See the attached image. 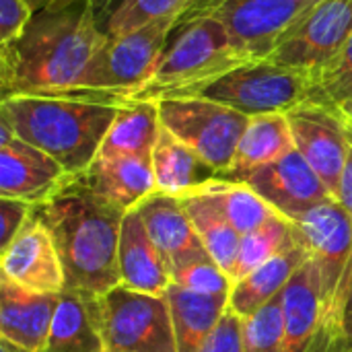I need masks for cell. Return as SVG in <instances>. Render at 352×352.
<instances>
[{
	"mask_svg": "<svg viewBox=\"0 0 352 352\" xmlns=\"http://www.w3.org/2000/svg\"><path fill=\"white\" fill-rule=\"evenodd\" d=\"M352 31V0H318L278 41L268 60L299 68L314 78Z\"/></svg>",
	"mask_w": 352,
	"mask_h": 352,
	"instance_id": "30bf717a",
	"label": "cell"
},
{
	"mask_svg": "<svg viewBox=\"0 0 352 352\" xmlns=\"http://www.w3.org/2000/svg\"><path fill=\"white\" fill-rule=\"evenodd\" d=\"M177 198L182 200L208 256L229 274L241 243L239 231L231 225L225 212L217 206V202L210 200L206 194L196 190Z\"/></svg>",
	"mask_w": 352,
	"mask_h": 352,
	"instance_id": "4316f807",
	"label": "cell"
},
{
	"mask_svg": "<svg viewBox=\"0 0 352 352\" xmlns=\"http://www.w3.org/2000/svg\"><path fill=\"white\" fill-rule=\"evenodd\" d=\"M29 2L33 4L35 10H39V8H45V6H52V4H58V2H64V0H29Z\"/></svg>",
	"mask_w": 352,
	"mask_h": 352,
	"instance_id": "b9f144b4",
	"label": "cell"
},
{
	"mask_svg": "<svg viewBox=\"0 0 352 352\" xmlns=\"http://www.w3.org/2000/svg\"><path fill=\"white\" fill-rule=\"evenodd\" d=\"M177 14L163 16L138 31L107 37L78 80L56 97H76L93 101L124 103L142 89L151 78L169 37L175 29Z\"/></svg>",
	"mask_w": 352,
	"mask_h": 352,
	"instance_id": "5b68a950",
	"label": "cell"
},
{
	"mask_svg": "<svg viewBox=\"0 0 352 352\" xmlns=\"http://www.w3.org/2000/svg\"><path fill=\"white\" fill-rule=\"evenodd\" d=\"M58 248L66 291L95 299L120 285V233L126 210L74 177L60 194L35 206Z\"/></svg>",
	"mask_w": 352,
	"mask_h": 352,
	"instance_id": "7a4b0ae2",
	"label": "cell"
},
{
	"mask_svg": "<svg viewBox=\"0 0 352 352\" xmlns=\"http://www.w3.org/2000/svg\"><path fill=\"white\" fill-rule=\"evenodd\" d=\"M0 278L45 295L66 291L58 248L45 223L35 214V208L16 237L0 250Z\"/></svg>",
	"mask_w": 352,
	"mask_h": 352,
	"instance_id": "5bb4252c",
	"label": "cell"
},
{
	"mask_svg": "<svg viewBox=\"0 0 352 352\" xmlns=\"http://www.w3.org/2000/svg\"><path fill=\"white\" fill-rule=\"evenodd\" d=\"M159 132V101H126L120 105L97 157L151 159Z\"/></svg>",
	"mask_w": 352,
	"mask_h": 352,
	"instance_id": "cb8c5ba5",
	"label": "cell"
},
{
	"mask_svg": "<svg viewBox=\"0 0 352 352\" xmlns=\"http://www.w3.org/2000/svg\"><path fill=\"white\" fill-rule=\"evenodd\" d=\"M200 352H245L243 320L227 307Z\"/></svg>",
	"mask_w": 352,
	"mask_h": 352,
	"instance_id": "e575fe53",
	"label": "cell"
},
{
	"mask_svg": "<svg viewBox=\"0 0 352 352\" xmlns=\"http://www.w3.org/2000/svg\"><path fill=\"white\" fill-rule=\"evenodd\" d=\"M336 200L352 214V122H349V157L340 177V190Z\"/></svg>",
	"mask_w": 352,
	"mask_h": 352,
	"instance_id": "f35d334b",
	"label": "cell"
},
{
	"mask_svg": "<svg viewBox=\"0 0 352 352\" xmlns=\"http://www.w3.org/2000/svg\"><path fill=\"white\" fill-rule=\"evenodd\" d=\"M349 122H351V120H349Z\"/></svg>",
	"mask_w": 352,
	"mask_h": 352,
	"instance_id": "f6af8a7d",
	"label": "cell"
},
{
	"mask_svg": "<svg viewBox=\"0 0 352 352\" xmlns=\"http://www.w3.org/2000/svg\"><path fill=\"white\" fill-rule=\"evenodd\" d=\"M352 85V31L342 47L324 64L311 85L309 101L336 107Z\"/></svg>",
	"mask_w": 352,
	"mask_h": 352,
	"instance_id": "1f68e13d",
	"label": "cell"
},
{
	"mask_svg": "<svg viewBox=\"0 0 352 352\" xmlns=\"http://www.w3.org/2000/svg\"><path fill=\"white\" fill-rule=\"evenodd\" d=\"M344 352H352V349H351V351H344Z\"/></svg>",
	"mask_w": 352,
	"mask_h": 352,
	"instance_id": "ee69618b",
	"label": "cell"
},
{
	"mask_svg": "<svg viewBox=\"0 0 352 352\" xmlns=\"http://www.w3.org/2000/svg\"><path fill=\"white\" fill-rule=\"evenodd\" d=\"M243 344L245 352H283V293L272 297L266 305H262L258 311L243 320Z\"/></svg>",
	"mask_w": 352,
	"mask_h": 352,
	"instance_id": "f546056e",
	"label": "cell"
},
{
	"mask_svg": "<svg viewBox=\"0 0 352 352\" xmlns=\"http://www.w3.org/2000/svg\"><path fill=\"white\" fill-rule=\"evenodd\" d=\"M293 225L299 243L305 245L309 256L320 266L326 318L342 272L351 260L352 214L336 198H330L293 219Z\"/></svg>",
	"mask_w": 352,
	"mask_h": 352,
	"instance_id": "4fadbf2b",
	"label": "cell"
},
{
	"mask_svg": "<svg viewBox=\"0 0 352 352\" xmlns=\"http://www.w3.org/2000/svg\"><path fill=\"white\" fill-rule=\"evenodd\" d=\"M303 352H344V349L338 344V338H336V334H334L330 322L324 320L322 326L318 328L316 336L311 338L309 346Z\"/></svg>",
	"mask_w": 352,
	"mask_h": 352,
	"instance_id": "74e56055",
	"label": "cell"
},
{
	"mask_svg": "<svg viewBox=\"0 0 352 352\" xmlns=\"http://www.w3.org/2000/svg\"><path fill=\"white\" fill-rule=\"evenodd\" d=\"M91 309L105 352H177L167 297L116 285Z\"/></svg>",
	"mask_w": 352,
	"mask_h": 352,
	"instance_id": "ba28073f",
	"label": "cell"
},
{
	"mask_svg": "<svg viewBox=\"0 0 352 352\" xmlns=\"http://www.w3.org/2000/svg\"><path fill=\"white\" fill-rule=\"evenodd\" d=\"M35 8L29 0H0V45L16 41L29 27Z\"/></svg>",
	"mask_w": 352,
	"mask_h": 352,
	"instance_id": "d590c367",
	"label": "cell"
},
{
	"mask_svg": "<svg viewBox=\"0 0 352 352\" xmlns=\"http://www.w3.org/2000/svg\"><path fill=\"white\" fill-rule=\"evenodd\" d=\"M124 0H93V6H95V12H97V19L101 23V27L107 23V19L111 16V12L122 4Z\"/></svg>",
	"mask_w": 352,
	"mask_h": 352,
	"instance_id": "ab89813d",
	"label": "cell"
},
{
	"mask_svg": "<svg viewBox=\"0 0 352 352\" xmlns=\"http://www.w3.org/2000/svg\"><path fill=\"white\" fill-rule=\"evenodd\" d=\"M0 352H29V351H23V349H19V346L10 344L8 340H2V338H0Z\"/></svg>",
	"mask_w": 352,
	"mask_h": 352,
	"instance_id": "7bdbcfd3",
	"label": "cell"
},
{
	"mask_svg": "<svg viewBox=\"0 0 352 352\" xmlns=\"http://www.w3.org/2000/svg\"><path fill=\"white\" fill-rule=\"evenodd\" d=\"M103 352H105V351H103Z\"/></svg>",
	"mask_w": 352,
	"mask_h": 352,
	"instance_id": "bcb514c9",
	"label": "cell"
},
{
	"mask_svg": "<svg viewBox=\"0 0 352 352\" xmlns=\"http://www.w3.org/2000/svg\"><path fill=\"white\" fill-rule=\"evenodd\" d=\"M198 192L206 194L210 200L217 202V206L225 212L231 225L239 231V235H245L258 229L262 223H266L270 217L278 212L245 182L214 177L212 182L202 186Z\"/></svg>",
	"mask_w": 352,
	"mask_h": 352,
	"instance_id": "f1b7e54d",
	"label": "cell"
},
{
	"mask_svg": "<svg viewBox=\"0 0 352 352\" xmlns=\"http://www.w3.org/2000/svg\"><path fill=\"white\" fill-rule=\"evenodd\" d=\"M136 210L140 212L151 239L167 260L171 274L192 262L210 258L177 196L157 190L144 198Z\"/></svg>",
	"mask_w": 352,
	"mask_h": 352,
	"instance_id": "2e32d148",
	"label": "cell"
},
{
	"mask_svg": "<svg viewBox=\"0 0 352 352\" xmlns=\"http://www.w3.org/2000/svg\"><path fill=\"white\" fill-rule=\"evenodd\" d=\"M318 0H188L175 29L202 16L217 19L250 60H266Z\"/></svg>",
	"mask_w": 352,
	"mask_h": 352,
	"instance_id": "52a82bcc",
	"label": "cell"
},
{
	"mask_svg": "<svg viewBox=\"0 0 352 352\" xmlns=\"http://www.w3.org/2000/svg\"><path fill=\"white\" fill-rule=\"evenodd\" d=\"M309 258L305 245L297 243L285 254L268 260L241 280H237L229 291V309L235 311L241 320L250 318L272 297L283 293L295 270Z\"/></svg>",
	"mask_w": 352,
	"mask_h": 352,
	"instance_id": "d4e9b609",
	"label": "cell"
},
{
	"mask_svg": "<svg viewBox=\"0 0 352 352\" xmlns=\"http://www.w3.org/2000/svg\"><path fill=\"white\" fill-rule=\"evenodd\" d=\"M159 116L171 134L219 171V177L229 171L241 134L252 120V116L202 97L161 99Z\"/></svg>",
	"mask_w": 352,
	"mask_h": 352,
	"instance_id": "9c48e42d",
	"label": "cell"
},
{
	"mask_svg": "<svg viewBox=\"0 0 352 352\" xmlns=\"http://www.w3.org/2000/svg\"><path fill=\"white\" fill-rule=\"evenodd\" d=\"M295 148L316 169L326 188L338 198L340 177L349 157V120L330 105L305 101L287 111Z\"/></svg>",
	"mask_w": 352,
	"mask_h": 352,
	"instance_id": "8fae6325",
	"label": "cell"
},
{
	"mask_svg": "<svg viewBox=\"0 0 352 352\" xmlns=\"http://www.w3.org/2000/svg\"><path fill=\"white\" fill-rule=\"evenodd\" d=\"M171 278L173 285L200 295H229L231 291L229 274L212 258H204L184 268H177Z\"/></svg>",
	"mask_w": 352,
	"mask_h": 352,
	"instance_id": "d6a6232c",
	"label": "cell"
},
{
	"mask_svg": "<svg viewBox=\"0 0 352 352\" xmlns=\"http://www.w3.org/2000/svg\"><path fill=\"white\" fill-rule=\"evenodd\" d=\"M118 264L120 285L132 291L165 297L169 287L173 285L171 268L155 245V241L151 239L144 221L136 208L124 214Z\"/></svg>",
	"mask_w": 352,
	"mask_h": 352,
	"instance_id": "ac0fdd59",
	"label": "cell"
},
{
	"mask_svg": "<svg viewBox=\"0 0 352 352\" xmlns=\"http://www.w3.org/2000/svg\"><path fill=\"white\" fill-rule=\"evenodd\" d=\"M91 299L64 291L58 297L52 330L43 352H103Z\"/></svg>",
	"mask_w": 352,
	"mask_h": 352,
	"instance_id": "484cf974",
	"label": "cell"
},
{
	"mask_svg": "<svg viewBox=\"0 0 352 352\" xmlns=\"http://www.w3.org/2000/svg\"><path fill=\"white\" fill-rule=\"evenodd\" d=\"M336 109H338L346 120H351L352 122V85L349 87V91L344 93V97L340 99V103L336 105Z\"/></svg>",
	"mask_w": 352,
	"mask_h": 352,
	"instance_id": "60d3db41",
	"label": "cell"
},
{
	"mask_svg": "<svg viewBox=\"0 0 352 352\" xmlns=\"http://www.w3.org/2000/svg\"><path fill=\"white\" fill-rule=\"evenodd\" d=\"M105 41L93 0H64L35 10L25 33L0 45L2 99L68 91Z\"/></svg>",
	"mask_w": 352,
	"mask_h": 352,
	"instance_id": "6da1fadb",
	"label": "cell"
},
{
	"mask_svg": "<svg viewBox=\"0 0 352 352\" xmlns=\"http://www.w3.org/2000/svg\"><path fill=\"white\" fill-rule=\"evenodd\" d=\"M33 204L0 196V250L6 248L33 214Z\"/></svg>",
	"mask_w": 352,
	"mask_h": 352,
	"instance_id": "8d00e7d4",
	"label": "cell"
},
{
	"mask_svg": "<svg viewBox=\"0 0 352 352\" xmlns=\"http://www.w3.org/2000/svg\"><path fill=\"white\" fill-rule=\"evenodd\" d=\"M188 0H124L103 25L107 37L138 31L163 16L177 14Z\"/></svg>",
	"mask_w": 352,
	"mask_h": 352,
	"instance_id": "4dcf8cb0",
	"label": "cell"
},
{
	"mask_svg": "<svg viewBox=\"0 0 352 352\" xmlns=\"http://www.w3.org/2000/svg\"><path fill=\"white\" fill-rule=\"evenodd\" d=\"M118 109L120 103L109 101L10 95L0 101V120L78 177L97 159Z\"/></svg>",
	"mask_w": 352,
	"mask_h": 352,
	"instance_id": "3957f363",
	"label": "cell"
},
{
	"mask_svg": "<svg viewBox=\"0 0 352 352\" xmlns=\"http://www.w3.org/2000/svg\"><path fill=\"white\" fill-rule=\"evenodd\" d=\"M309 95L311 76L307 72L266 58L231 68L225 74L198 85L179 99L202 97L254 118L266 113H287L309 101Z\"/></svg>",
	"mask_w": 352,
	"mask_h": 352,
	"instance_id": "8992f818",
	"label": "cell"
},
{
	"mask_svg": "<svg viewBox=\"0 0 352 352\" xmlns=\"http://www.w3.org/2000/svg\"><path fill=\"white\" fill-rule=\"evenodd\" d=\"M297 243H299V239H297L293 221L280 212L270 217L258 229L241 235L239 252H237V258L229 272L231 287L237 280H241L243 276H248L250 272H254L256 268H260L262 264H266L268 260L285 254L287 250H291Z\"/></svg>",
	"mask_w": 352,
	"mask_h": 352,
	"instance_id": "83f0119b",
	"label": "cell"
},
{
	"mask_svg": "<svg viewBox=\"0 0 352 352\" xmlns=\"http://www.w3.org/2000/svg\"><path fill=\"white\" fill-rule=\"evenodd\" d=\"M151 161L157 179V190L171 196L190 194L219 177V171L214 167H210L194 148L182 142L163 124Z\"/></svg>",
	"mask_w": 352,
	"mask_h": 352,
	"instance_id": "44dd1931",
	"label": "cell"
},
{
	"mask_svg": "<svg viewBox=\"0 0 352 352\" xmlns=\"http://www.w3.org/2000/svg\"><path fill=\"white\" fill-rule=\"evenodd\" d=\"M70 175L54 157L14 134L0 120V196L16 198L33 206L45 204L60 194Z\"/></svg>",
	"mask_w": 352,
	"mask_h": 352,
	"instance_id": "7c38bea8",
	"label": "cell"
},
{
	"mask_svg": "<svg viewBox=\"0 0 352 352\" xmlns=\"http://www.w3.org/2000/svg\"><path fill=\"white\" fill-rule=\"evenodd\" d=\"M60 295L35 293L0 278V338L29 352H43Z\"/></svg>",
	"mask_w": 352,
	"mask_h": 352,
	"instance_id": "e0dca14e",
	"label": "cell"
},
{
	"mask_svg": "<svg viewBox=\"0 0 352 352\" xmlns=\"http://www.w3.org/2000/svg\"><path fill=\"white\" fill-rule=\"evenodd\" d=\"M245 62L252 60L233 45L227 29L217 19H194L173 29L151 78L126 101L179 99L198 85Z\"/></svg>",
	"mask_w": 352,
	"mask_h": 352,
	"instance_id": "277c9868",
	"label": "cell"
},
{
	"mask_svg": "<svg viewBox=\"0 0 352 352\" xmlns=\"http://www.w3.org/2000/svg\"><path fill=\"white\" fill-rule=\"evenodd\" d=\"M167 301L173 320L177 352H200L229 307V295H200L171 285Z\"/></svg>",
	"mask_w": 352,
	"mask_h": 352,
	"instance_id": "603a6c76",
	"label": "cell"
},
{
	"mask_svg": "<svg viewBox=\"0 0 352 352\" xmlns=\"http://www.w3.org/2000/svg\"><path fill=\"white\" fill-rule=\"evenodd\" d=\"M78 179L126 212L157 192L153 161L146 157H97Z\"/></svg>",
	"mask_w": 352,
	"mask_h": 352,
	"instance_id": "ffe728a7",
	"label": "cell"
},
{
	"mask_svg": "<svg viewBox=\"0 0 352 352\" xmlns=\"http://www.w3.org/2000/svg\"><path fill=\"white\" fill-rule=\"evenodd\" d=\"M293 148H295V140L291 134L287 113L254 116L245 132L241 134L229 171L221 177L241 182L248 173L280 159Z\"/></svg>",
	"mask_w": 352,
	"mask_h": 352,
	"instance_id": "7402d4cb",
	"label": "cell"
},
{
	"mask_svg": "<svg viewBox=\"0 0 352 352\" xmlns=\"http://www.w3.org/2000/svg\"><path fill=\"white\" fill-rule=\"evenodd\" d=\"M285 344L283 352H303L324 322L322 272L309 256L283 291Z\"/></svg>",
	"mask_w": 352,
	"mask_h": 352,
	"instance_id": "d6986e66",
	"label": "cell"
},
{
	"mask_svg": "<svg viewBox=\"0 0 352 352\" xmlns=\"http://www.w3.org/2000/svg\"><path fill=\"white\" fill-rule=\"evenodd\" d=\"M338 338V344L344 351L352 349V254L342 278L338 283V289L334 293V299L330 303V309L326 318Z\"/></svg>",
	"mask_w": 352,
	"mask_h": 352,
	"instance_id": "836d02e7",
	"label": "cell"
},
{
	"mask_svg": "<svg viewBox=\"0 0 352 352\" xmlns=\"http://www.w3.org/2000/svg\"><path fill=\"white\" fill-rule=\"evenodd\" d=\"M241 182L254 188L274 210L291 221L316 204L334 198L322 177L297 148L268 165L258 167Z\"/></svg>",
	"mask_w": 352,
	"mask_h": 352,
	"instance_id": "9a60e30c",
	"label": "cell"
}]
</instances>
